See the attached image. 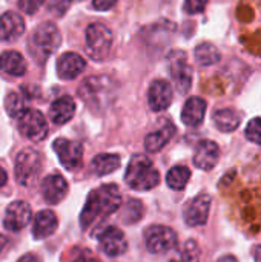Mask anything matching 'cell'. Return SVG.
Wrapping results in <instances>:
<instances>
[{
  "label": "cell",
  "mask_w": 261,
  "mask_h": 262,
  "mask_svg": "<svg viewBox=\"0 0 261 262\" xmlns=\"http://www.w3.org/2000/svg\"><path fill=\"white\" fill-rule=\"evenodd\" d=\"M122 206V195L115 184H105L94 189L86 200L80 215L82 229L88 230L117 212Z\"/></svg>",
  "instance_id": "obj_1"
},
{
  "label": "cell",
  "mask_w": 261,
  "mask_h": 262,
  "mask_svg": "<svg viewBox=\"0 0 261 262\" xmlns=\"http://www.w3.org/2000/svg\"><path fill=\"white\" fill-rule=\"evenodd\" d=\"M118 84L108 75H92L82 81L78 97L94 111L106 109L117 95Z\"/></svg>",
  "instance_id": "obj_2"
},
{
  "label": "cell",
  "mask_w": 261,
  "mask_h": 262,
  "mask_svg": "<svg viewBox=\"0 0 261 262\" xmlns=\"http://www.w3.org/2000/svg\"><path fill=\"white\" fill-rule=\"evenodd\" d=\"M62 43L58 28L51 21L40 23L28 38V52L37 63H45Z\"/></svg>",
  "instance_id": "obj_3"
},
{
  "label": "cell",
  "mask_w": 261,
  "mask_h": 262,
  "mask_svg": "<svg viewBox=\"0 0 261 262\" xmlns=\"http://www.w3.org/2000/svg\"><path fill=\"white\" fill-rule=\"evenodd\" d=\"M125 180L131 189L146 192L158 186L160 173L146 155H134L128 164Z\"/></svg>",
  "instance_id": "obj_4"
},
{
  "label": "cell",
  "mask_w": 261,
  "mask_h": 262,
  "mask_svg": "<svg viewBox=\"0 0 261 262\" xmlns=\"http://www.w3.org/2000/svg\"><path fill=\"white\" fill-rule=\"evenodd\" d=\"M112 32L103 23H92L86 28L85 45L86 54L94 61H103L112 48Z\"/></svg>",
  "instance_id": "obj_5"
},
{
  "label": "cell",
  "mask_w": 261,
  "mask_h": 262,
  "mask_svg": "<svg viewBox=\"0 0 261 262\" xmlns=\"http://www.w3.org/2000/svg\"><path fill=\"white\" fill-rule=\"evenodd\" d=\"M15 180L22 186H31L40 172V155L34 149H23L15 157Z\"/></svg>",
  "instance_id": "obj_6"
},
{
  "label": "cell",
  "mask_w": 261,
  "mask_h": 262,
  "mask_svg": "<svg viewBox=\"0 0 261 262\" xmlns=\"http://www.w3.org/2000/svg\"><path fill=\"white\" fill-rule=\"evenodd\" d=\"M145 244L152 255L166 253L177 246V233L166 226H152L145 232Z\"/></svg>",
  "instance_id": "obj_7"
},
{
  "label": "cell",
  "mask_w": 261,
  "mask_h": 262,
  "mask_svg": "<svg viewBox=\"0 0 261 262\" xmlns=\"http://www.w3.org/2000/svg\"><path fill=\"white\" fill-rule=\"evenodd\" d=\"M169 72L177 91L186 94L192 86V68L183 51H172L169 54Z\"/></svg>",
  "instance_id": "obj_8"
},
{
  "label": "cell",
  "mask_w": 261,
  "mask_h": 262,
  "mask_svg": "<svg viewBox=\"0 0 261 262\" xmlns=\"http://www.w3.org/2000/svg\"><path fill=\"white\" fill-rule=\"evenodd\" d=\"M18 130L31 141H42L48 135V123L45 115L35 109H25L18 117Z\"/></svg>",
  "instance_id": "obj_9"
},
{
  "label": "cell",
  "mask_w": 261,
  "mask_h": 262,
  "mask_svg": "<svg viewBox=\"0 0 261 262\" xmlns=\"http://www.w3.org/2000/svg\"><path fill=\"white\" fill-rule=\"evenodd\" d=\"M54 152L57 154L60 163L68 170H75L82 166L83 161V146L78 141H72L68 138H57L52 143Z\"/></svg>",
  "instance_id": "obj_10"
},
{
  "label": "cell",
  "mask_w": 261,
  "mask_h": 262,
  "mask_svg": "<svg viewBox=\"0 0 261 262\" xmlns=\"http://www.w3.org/2000/svg\"><path fill=\"white\" fill-rule=\"evenodd\" d=\"M211 196L208 193H200L188 203L185 207V223L189 227H200L208 223L211 210Z\"/></svg>",
  "instance_id": "obj_11"
},
{
  "label": "cell",
  "mask_w": 261,
  "mask_h": 262,
  "mask_svg": "<svg viewBox=\"0 0 261 262\" xmlns=\"http://www.w3.org/2000/svg\"><path fill=\"white\" fill-rule=\"evenodd\" d=\"M98 244L106 256L115 258L128 250V241L125 233L117 227H106L98 236Z\"/></svg>",
  "instance_id": "obj_12"
},
{
  "label": "cell",
  "mask_w": 261,
  "mask_h": 262,
  "mask_svg": "<svg viewBox=\"0 0 261 262\" xmlns=\"http://www.w3.org/2000/svg\"><path fill=\"white\" fill-rule=\"evenodd\" d=\"M31 218H32L31 206L25 201H14L6 209L3 226H5V229H8L11 232H18L28 226Z\"/></svg>",
  "instance_id": "obj_13"
},
{
  "label": "cell",
  "mask_w": 261,
  "mask_h": 262,
  "mask_svg": "<svg viewBox=\"0 0 261 262\" xmlns=\"http://www.w3.org/2000/svg\"><path fill=\"white\" fill-rule=\"evenodd\" d=\"M148 103L154 112L168 109L172 103V86L166 80H154L148 91Z\"/></svg>",
  "instance_id": "obj_14"
},
{
  "label": "cell",
  "mask_w": 261,
  "mask_h": 262,
  "mask_svg": "<svg viewBox=\"0 0 261 262\" xmlns=\"http://www.w3.org/2000/svg\"><path fill=\"white\" fill-rule=\"evenodd\" d=\"M55 68H57V74L62 80H74L77 75H80L85 71L86 61L80 54L68 51L57 58Z\"/></svg>",
  "instance_id": "obj_15"
},
{
  "label": "cell",
  "mask_w": 261,
  "mask_h": 262,
  "mask_svg": "<svg viewBox=\"0 0 261 262\" xmlns=\"http://www.w3.org/2000/svg\"><path fill=\"white\" fill-rule=\"evenodd\" d=\"M220 158V147L211 140H203L197 144L194 154V164L202 170H211L215 167Z\"/></svg>",
  "instance_id": "obj_16"
},
{
  "label": "cell",
  "mask_w": 261,
  "mask_h": 262,
  "mask_svg": "<svg viewBox=\"0 0 261 262\" xmlns=\"http://www.w3.org/2000/svg\"><path fill=\"white\" fill-rule=\"evenodd\" d=\"M26 25L20 14L8 11L0 17V40L12 41L25 34Z\"/></svg>",
  "instance_id": "obj_17"
},
{
  "label": "cell",
  "mask_w": 261,
  "mask_h": 262,
  "mask_svg": "<svg viewBox=\"0 0 261 262\" xmlns=\"http://www.w3.org/2000/svg\"><path fill=\"white\" fill-rule=\"evenodd\" d=\"M42 193L46 203L58 204L68 193V183L62 175H48L42 181Z\"/></svg>",
  "instance_id": "obj_18"
},
{
  "label": "cell",
  "mask_w": 261,
  "mask_h": 262,
  "mask_svg": "<svg viewBox=\"0 0 261 262\" xmlns=\"http://www.w3.org/2000/svg\"><path fill=\"white\" fill-rule=\"evenodd\" d=\"M206 101L200 97H191L182 111V121L189 127H197L203 123L206 115Z\"/></svg>",
  "instance_id": "obj_19"
},
{
  "label": "cell",
  "mask_w": 261,
  "mask_h": 262,
  "mask_svg": "<svg viewBox=\"0 0 261 262\" xmlns=\"http://www.w3.org/2000/svg\"><path fill=\"white\" fill-rule=\"evenodd\" d=\"M75 114V101L69 95H63L57 98L49 107V118L54 124H65L68 123Z\"/></svg>",
  "instance_id": "obj_20"
},
{
  "label": "cell",
  "mask_w": 261,
  "mask_h": 262,
  "mask_svg": "<svg viewBox=\"0 0 261 262\" xmlns=\"http://www.w3.org/2000/svg\"><path fill=\"white\" fill-rule=\"evenodd\" d=\"M57 226H58V220L55 213L51 210H42L34 218L32 236L35 239H45L57 230Z\"/></svg>",
  "instance_id": "obj_21"
},
{
  "label": "cell",
  "mask_w": 261,
  "mask_h": 262,
  "mask_svg": "<svg viewBox=\"0 0 261 262\" xmlns=\"http://www.w3.org/2000/svg\"><path fill=\"white\" fill-rule=\"evenodd\" d=\"M174 134H175V126L171 124V123H166L158 130L151 132L149 135H146V138H145V149L149 154L160 152L171 141V138L174 137Z\"/></svg>",
  "instance_id": "obj_22"
},
{
  "label": "cell",
  "mask_w": 261,
  "mask_h": 262,
  "mask_svg": "<svg viewBox=\"0 0 261 262\" xmlns=\"http://www.w3.org/2000/svg\"><path fill=\"white\" fill-rule=\"evenodd\" d=\"M0 71L14 77H22L26 72V61L20 52L5 51L0 54Z\"/></svg>",
  "instance_id": "obj_23"
},
{
  "label": "cell",
  "mask_w": 261,
  "mask_h": 262,
  "mask_svg": "<svg viewBox=\"0 0 261 262\" xmlns=\"http://www.w3.org/2000/svg\"><path fill=\"white\" fill-rule=\"evenodd\" d=\"M212 121L220 132H234L240 126V114L234 109H218L212 115Z\"/></svg>",
  "instance_id": "obj_24"
},
{
  "label": "cell",
  "mask_w": 261,
  "mask_h": 262,
  "mask_svg": "<svg viewBox=\"0 0 261 262\" xmlns=\"http://www.w3.org/2000/svg\"><path fill=\"white\" fill-rule=\"evenodd\" d=\"M120 163L122 160L115 154H100L92 160V170L95 172V175L105 177L117 170L120 167Z\"/></svg>",
  "instance_id": "obj_25"
},
{
  "label": "cell",
  "mask_w": 261,
  "mask_h": 262,
  "mask_svg": "<svg viewBox=\"0 0 261 262\" xmlns=\"http://www.w3.org/2000/svg\"><path fill=\"white\" fill-rule=\"evenodd\" d=\"M194 55H195V60L200 66H212V64L218 63L222 58V54L217 49V46H214L212 43H208V41L200 43L195 48Z\"/></svg>",
  "instance_id": "obj_26"
},
{
  "label": "cell",
  "mask_w": 261,
  "mask_h": 262,
  "mask_svg": "<svg viewBox=\"0 0 261 262\" xmlns=\"http://www.w3.org/2000/svg\"><path fill=\"white\" fill-rule=\"evenodd\" d=\"M191 170L186 166H175L166 175V183L172 190H183L189 183Z\"/></svg>",
  "instance_id": "obj_27"
},
{
  "label": "cell",
  "mask_w": 261,
  "mask_h": 262,
  "mask_svg": "<svg viewBox=\"0 0 261 262\" xmlns=\"http://www.w3.org/2000/svg\"><path fill=\"white\" fill-rule=\"evenodd\" d=\"M5 109H6L9 117L18 118L25 112L23 97L20 94H17V92H9L6 95V98H5Z\"/></svg>",
  "instance_id": "obj_28"
},
{
  "label": "cell",
  "mask_w": 261,
  "mask_h": 262,
  "mask_svg": "<svg viewBox=\"0 0 261 262\" xmlns=\"http://www.w3.org/2000/svg\"><path fill=\"white\" fill-rule=\"evenodd\" d=\"M183 262H200V247L194 239H189L182 252Z\"/></svg>",
  "instance_id": "obj_29"
},
{
  "label": "cell",
  "mask_w": 261,
  "mask_h": 262,
  "mask_svg": "<svg viewBox=\"0 0 261 262\" xmlns=\"http://www.w3.org/2000/svg\"><path fill=\"white\" fill-rule=\"evenodd\" d=\"M246 138L255 144H261V118H254L246 126Z\"/></svg>",
  "instance_id": "obj_30"
},
{
  "label": "cell",
  "mask_w": 261,
  "mask_h": 262,
  "mask_svg": "<svg viewBox=\"0 0 261 262\" xmlns=\"http://www.w3.org/2000/svg\"><path fill=\"white\" fill-rule=\"evenodd\" d=\"M75 0H49L48 3V9L49 12H54L55 15L62 17L66 14V11L71 8V5L74 3Z\"/></svg>",
  "instance_id": "obj_31"
},
{
  "label": "cell",
  "mask_w": 261,
  "mask_h": 262,
  "mask_svg": "<svg viewBox=\"0 0 261 262\" xmlns=\"http://www.w3.org/2000/svg\"><path fill=\"white\" fill-rule=\"evenodd\" d=\"M45 2H46V0H18V8H20L25 14L32 15V14H35V12L40 9V6H42Z\"/></svg>",
  "instance_id": "obj_32"
},
{
  "label": "cell",
  "mask_w": 261,
  "mask_h": 262,
  "mask_svg": "<svg viewBox=\"0 0 261 262\" xmlns=\"http://www.w3.org/2000/svg\"><path fill=\"white\" fill-rule=\"evenodd\" d=\"M71 262H98L95 255L88 249H75Z\"/></svg>",
  "instance_id": "obj_33"
},
{
  "label": "cell",
  "mask_w": 261,
  "mask_h": 262,
  "mask_svg": "<svg viewBox=\"0 0 261 262\" xmlns=\"http://www.w3.org/2000/svg\"><path fill=\"white\" fill-rule=\"evenodd\" d=\"M209 0H185V11L188 14H200L208 6Z\"/></svg>",
  "instance_id": "obj_34"
},
{
  "label": "cell",
  "mask_w": 261,
  "mask_h": 262,
  "mask_svg": "<svg viewBox=\"0 0 261 262\" xmlns=\"http://www.w3.org/2000/svg\"><path fill=\"white\" fill-rule=\"evenodd\" d=\"M115 3H117V0H92V6L98 11H108Z\"/></svg>",
  "instance_id": "obj_35"
},
{
  "label": "cell",
  "mask_w": 261,
  "mask_h": 262,
  "mask_svg": "<svg viewBox=\"0 0 261 262\" xmlns=\"http://www.w3.org/2000/svg\"><path fill=\"white\" fill-rule=\"evenodd\" d=\"M17 262H40V259L35 256V255H32V253H28V255H25V256H22L20 259Z\"/></svg>",
  "instance_id": "obj_36"
},
{
  "label": "cell",
  "mask_w": 261,
  "mask_h": 262,
  "mask_svg": "<svg viewBox=\"0 0 261 262\" xmlns=\"http://www.w3.org/2000/svg\"><path fill=\"white\" fill-rule=\"evenodd\" d=\"M252 256H254L255 262H261V246H255L252 249Z\"/></svg>",
  "instance_id": "obj_37"
},
{
  "label": "cell",
  "mask_w": 261,
  "mask_h": 262,
  "mask_svg": "<svg viewBox=\"0 0 261 262\" xmlns=\"http://www.w3.org/2000/svg\"><path fill=\"white\" fill-rule=\"evenodd\" d=\"M8 181V175H6V170L3 167H0V187H3Z\"/></svg>",
  "instance_id": "obj_38"
},
{
  "label": "cell",
  "mask_w": 261,
  "mask_h": 262,
  "mask_svg": "<svg viewBox=\"0 0 261 262\" xmlns=\"http://www.w3.org/2000/svg\"><path fill=\"white\" fill-rule=\"evenodd\" d=\"M217 262H238V261H237V258H235V256H232V255H225V256H222L220 259H217Z\"/></svg>",
  "instance_id": "obj_39"
},
{
  "label": "cell",
  "mask_w": 261,
  "mask_h": 262,
  "mask_svg": "<svg viewBox=\"0 0 261 262\" xmlns=\"http://www.w3.org/2000/svg\"><path fill=\"white\" fill-rule=\"evenodd\" d=\"M5 244H6V238H3V236L0 235V253H2V250H3V247H5Z\"/></svg>",
  "instance_id": "obj_40"
}]
</instances>
